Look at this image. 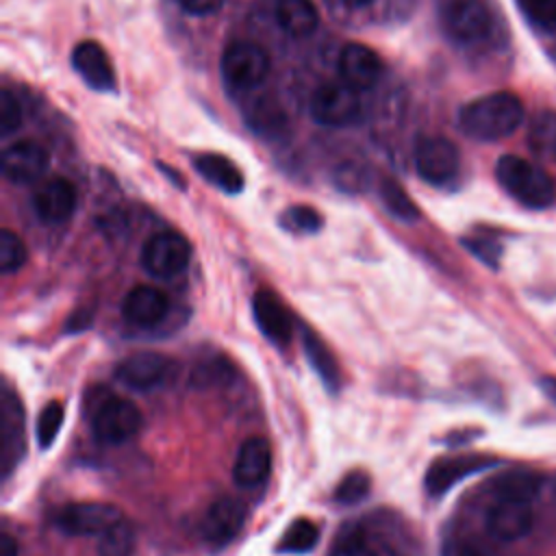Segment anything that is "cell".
Listing matches in <instances>:
<instances>
[{
	"label": "cell",
	"mask_w": 556,
	"mask_h": 556,
	"mask_svg": "<svg viewBox=\"0 0 556 556\" xmlns=\"http://www.w3.org/2000/svg\"><path fill=\"white\" fill-rule=\"evenodd\" d=\"M526 117L523 102L510 91H493L469 100L458 111V128L476 141H500L513 135Z\"/></svg>",
	"instance_id": "obj_1"
},
{
	"label": "cell",
	"mask_w": 556,
	"mask_h": 556,
	"mask_svg": "<svg viewBox=\"0 0 556 556\" xmlns=\"http://www.w3.org/2000/svg\"><path fill=\"white\" fill-rule=\"evenodd\" d=\"M495 178L500 187L521 206L541 211L554 204L556 185L549 174L517 154H504L495 163Z\"/></svg>",
	"instance_id": "obj_2"
},
{
	"label": "cell",
	"mask_w": 556,
	"mask_h": 556,
	"mask_svg": "<svg viewBox=\"0 0 556 556\" xmlns=\"http://www.w3.org/2000/svg\"><path fill=\"white\" fill-rule=\"evenodd\" d=\"M441 26L458 46H482L495 33V15L484 0H445Z\"/></svg>",
	"instance_id": "obj_3"
},
{
	"label": "cell",
	"mask_w": 556,
	"mask_h": 556,
	"mask_svg": "<svg viewBox=\"0 0 556 556\" xmlns=\"http://www.w3.org/2000/svg\"><path fill=\"white\" fill-rule=\"evenodd\" d=\"M141 413L139 408L117 395H104L91 408V434L98 443L119 445L139 432Z\"/></svg>",
	"instance_id": "obj_4"
},
{
	"label": "cell",
	"mask_w": 556,
	"mask_h": 556,
	"mask_svg": "<svg viewBox=\"0 0 556 556\" xmlns=\"http://www.w3.org/2000/svg\"><path fill=\"white\" fill-rule=\"evenodd\" d=\"M269 54L252 41L230 43L219 61L224 80L237 89H252L261 85L269 74Z\"/></svg>",
	"instance_id": "obj_5"
},
{
	"label": "cell",
	"mask_w": 556,
	"mask_h": 556,
	"mask_svg": "<svg viewBox=\"0 0 556 556\" xmlns=\"http://www.w3.org/2000/svg\"><path fill=\"white\" fill-rule=\"evenodd\" d=\"M311 117L321 126L343 128L361 117V100L348 83H324L311 96Z\"/></svg>",
	"instance_id": "obj_6"
},
{
	"label": "cell",
	"mask_w": 556,
	"mask_h": 556,
	"mask_svg": "<svg viewBox=\"0 0 556 556\" xmlns=\"http://www.w3.org/2000/svg\"><path fill=\"white\" fill-rule=\"evenodd\" d=\"M117 506L106 502H74L65 504L54 515V526L70 536H102L109 528L122 521Z\"/></svg>",
	"instance_id": "obj_7"
},
{
	"label": "cell",
	"mask_w": 556,
	"mask_h": 556,
	"mask_svg": "<svg viewBox=\"0 0 556 556\" xmlns=\"http://www.w3.org/2000/svg\"><path fill=\"white\" fill-rule=\"evenodd\" d=\"M191 258L189 241L172 230L152 235L141 248V267L154 278H174L182 274Z\"/></svg>",
	"instance_id": "obj_8"
},
{
	"label": "cell",
	"mask_w": 556,
	"mask_h": 556,
	"mask_svg": "<svg viewBox=\"0 0 556 556\" xmlns=\"http://www.w3.org/2000/svg\"><path fill=\"white\" fill-rule=\"evenodd\" d=\"M415 167L426 182L445 187L458 176L460 152L445 137H424L415 146Z\"/></svg>",
	"instance_id": "obj_9"
},
{
	"label": "cell",
	"mask_w": 556,
	"mask_h": 556,
	"mask_svg": "<svg viewBox=\"0 0 556 556\" xmlns=\"http://www.w3.org/2000/svg\"><path fill=\"white\" fill-rule=\"evenodd\" d=\"M24 454V410L13 389L4 387L0 397V467L9 478Z\"/></svg>",
	"instance_id": "obj_10"
},
{
	"label": "cell",
	"mask_w": 556,
	"mask_h": 556,
	"mask_svg": "<svg viewBox=\"0 0 556 556\" xmlns=\"http://www.w3.org/2000/svg\"><path fill=\"white\" fill-rule=\"evenodd\" d=\"M245 523V506L235 497L215 500L200 521V534L208 545H226L230 543Z\"/></svg>",
	"instance_id": "obj_11"
},
{
	"label": "cell",
	"mask_w": 556,
	"mask_h": 556,
	"mask_svg": "<svg viewBox=\"0 0 556 556\" xmlns=\"http://www.w3.org/2000/svg\"><path fill=\"white\" fill-rule=\"evenodd\" d=\"M48 161L50 159L43 146H39L37 141L24 139L4 148L0 156V167L4 178L17 185H26V182L39 180L46 174Z\"/></svg>",
	"instance_id": "obj_12"
},
{
	"label": "cell",
	"mask_w": 556,
	"mask_h": 556,
	"mask_svg": "<svg viewBox=\"0 0 556 556\" xmlns=\"http://www.w3.org/2000/svg\"><path fill=\"white\" fill-rule=\"evenodd\" d=\"M33 211L43 224H63L76 211V187L61 176L48 178L33 193Z\"/></svg>",
	"instance_id": "obj_13"
},
{
	"label": "cell",
	"mask_w": 556,
	"mask_h": 556,
	"mask_svg": "<svg viewBox=\"0 0 556 556\" xmlns=\"http://www.w3.org/2000/svg\"><path fill=\"white\" fill-rule=\"evenodd\" d=\"M169 369H172V363L167 356L156 352H139L124 358L117 365L115 376L128 389L148 391L159 387L169 376Z\"/></svg>",
	"instance_id": "obj_14"
},
{
	"label": "cell",
	"mask_w": 556,
	"mask_h": 556,
	"mask_svg": "<svg viewBox=\"0 0 556 556\" xmlns=\"http://www.w3.org/2000/svg\"><path fill=\"white\" fill-rule=\"evenodd\" d=\"M532 521V506L521 500H495L486 513V530L497 541H517L526 536Z\"/></svg>",
	"instance_id": "obj_15"
},
{
	"label": "cell",
	"mask_w": 556,
	"mask_h": 556,
	"mask_svg": "<svg viewBox=\"0 0 556 556\" xmlns=\"http://www.w3.org/2000/svg\"><path fill=\"white\" fill-rule=\"evenodd\" d=\"M252 313L258 330L276 345H287L293 337V319L280 298L267 289H258L252 298Z\"/></svg>",
	"instance_id": "obj_16"
},
{
	"label": "cell",
	"mask_w": 556,
	"mask_h": 556,
	"mask_svg": "<svg viewBox=\"0 0 556 556\" xmlns=\"http://www.w3.org/2000/svg\"><path fill=\"white\" fill-rule=\"evenodd\" d=\"M339 76L356 91L371 89L382 76V61L371 48L348 43L339 54Z\"/></svg>",
	"instance_id": "obj_17"
},
{
	"label": "cell",
	"mask_w": 556,
	"mask_h": 556,
	"mask_svg": "<svg viewBox=\"0 0 556 556\" xmlns=\"http://www.w3.org/2000/svg\"><path fill=\"white\" fill-rule=\"evenodd\" d=\"M495 460L491 458H480V456H458V458H439L434 460L428 471H426V480L424 486L428 491V495L439 497L443 493H447L454 484H458L463 478L484 471L489 467H493Z\"/></svg>",
	"instance_id": "obj_18"
},
{
	"label": "cell",
	"mask_w": 556,
	"mask_h": 556,
	"mask_svg": "<svg viewBox=\"0 0 556 556\" xmlns=\"http://www.w3.org/2000/svg\"><path fill=\"white\" fill-rule=\"evenodd\" d=\"M72 67L96 91H111L115 87V72L106 50L98 41H80L72 50Z\"/></svg>",
	"instance_id": "obj_19"
},
{
	"label": "cell",
	"mask_w": 556,
	"mask_h": 556,
	"mask_svg": "<svg viewBox=\"0 0 556 556\" xmlns=\"http://www.w3.org/2000/svg\"><path fill=\"white\" fill-rule=\"evenodd\" d=\"M167 311H169V298L159 287H148V285L132 287L122 300L124 319L141 328L156 326L167 315Z\"/></svg>",
	"instance_id": "obj_20"
},
{
	"label": "cell",
	"mask_w": 556,
	"mask_h": 556,
	"mask_svg": "<svg viewBox=\"0 0 556 556\" xmlns=\"http://www.w3.org/2000/svg\"><path fill=\"white\" fill-rule=\"evenodd\" d=\"M271 471V450L269 443L261 437H250L239 445L232 476L235 482L243 489L261 486Z\"/></svg>",
	"instance_id": "obj_21"
},
{
	"label": "cell",
	"mask_w": 556,
	"mask_h": 556,
	"mask_svg": "<svg viewBox=\"0 0 556 556\" xmlns=\"http://www.w3.org/2000/svg\"><path fill=\"white\" fill-rule=\"evenodd\" d=\"M193 167L206 182H211L224 193H239L245 185L241 169L224 154H217V152L195 154Z\"/></svg>",
	"instance_id": "obj_22"
},
{
	"label": "cell",
	"mask_w": 556,
	"mask_h": 556,
	"mask_svg": "<svg viewBox=\"0 0 556 556\" xmlns=\"http://www.w3.org/2000/svg\"><path fill=\"white\" fill-rule=\"evenodd\" d=\"M302 345H304L306 361L313 367V371L319 376L321 384L330 393H337L341 387V369H339L330 348L308 328H302Z\"/></svg>",
	"instance_id": "obj_23"
},
{
	"label": "cell",
	"mask_w": 556,
	"mask_h": 556,
	"mask_svg": "<svg viewBox=\"0 0 556 556\" xmlns=\"http://www.w3.org/2000/svg\"><path fill=\"white\" fill-rule=\"evenodd\" d=\"M274 15L278 26L291 37H308L319 24L317 9L311 0H278Z\"/></svg>",
	"instance_id": "obj_24"
},
{
	"label": "cell",
	"mask_w": 556,
	"mask_h": 556,
	"mask_svg": "<svg viewBox=\"0 0 556 556\" xmlns=\"http://www.w3.org/2000/svg\"><path fill=\"white\" fill-rule=\"evenodd\" d=\"M248 124L250 128L261 137H282L289 128V119L282 111V106L274 98H258L252 102L248 111Z\"/></svg>",
	"instance_id": "obj_25"
},
{
	"label": "cell",
	"mask_w": 556,
	"mask_h": 556,
	"mask_svg": "<svg viewBox=\"0 0 556 556\" xmlns=\"http://www.w3.org/2000/svg\"><path fill=\"white\" fill-rule=\"evenodd\" d=\"M528 148L541 161L556 163V111L543 109L532 115L528 126Z\"/></svg>",
	"instance_id": "obj_26"
},
{
	"label": "cell",
	"mask_w": 556,
	"mask_h": 556,
	"mask_svg": "<svg viewBox=\"0 0 556 556\" xmlns=\"http://www.w3.org/2000/svg\"><path fill=\"white\" fill-rule=\"evenodd\" d=\"M541 489V478L528 469H513L502 473L493 482L495 500H521L530 502Z\"/></svg>",
	"instance_id": "obj_27"
},
{
	"label": "cell",
	"mask_w": 556,
	"mask_h": 556,
	"mask_svg": "<svg viewBox=\"0 0 556 556\" xmlns=\"http://www.w3.org/2000/svg\"><path fill=\"white\" fill-rule=\"evenodd\" d=\"M319 541V528L311 519H295L287 526L282 539L276 543V552L280 554H306Z\"/></svg>",
	"instance_id": "obj_28"
},
{
	"label": "cell",
	"mask_w": 556,
	"mask_h": 556,
	"mask_svg": "<svg viewBox=\"0 0 556 556\" xmlns=\"http://www.w3.org/2000/svg\"><path fill=\"white\" fill-rule=\"evenodd\" d=\"M137 547V534L126 519L109 528L98 543V556H132Z\"/></svg>",
	"instance_id": "obj_29"
},
{
	"label": "cell",
	"mask_w": 556,
	"mask_h": 556,
	"mask_svg": "<svg viewBox=\"0 0 556 556\" xmlns=\"http://www.w3.org/2000/svg\"><path fill=\"white\" fill-rule=\"evenodd\" d=\"M380 200H382L384 208L395 219L415 222L419 217V208L415 206V202L408 198V193L393 178H384L380 182Z\"/></svg>",
	"instance_id": "obj_30"
},
{
	"label": "cell",
	"mask_w": 556,
	"mask_h": 556,
	"mask_svg": "<svg viewBox=\"0 0 556 556\" xmlns=\"http://www.w3.org/2000/svg\"><path fill=\"white\" fill-rule=\"evenodd\" d=\"M517 4L534 30L543 35L556 33V0H517Z\"/></svg>",
	"instance_id": "obj_31"
},
{
	"label": "cell",
	"mask_w": 556,
	"mask_h": 556,
	"mask_svg": "<svg viewBox=\"0 0 556 556\" xmlns=\"http://www.w3.org/2000/svg\"><path fill=\"white\" fill-rule=\"evenodd\" d=\"M280 224L282 228H287L289 232H306L313 235L324 226V217L319 211H315L313 206L306 204H295L289 206L282 215H280Z\"/></svg>",
	"instance_id": "obj_32"
},
{
	"label": "cell",
	"mask_w": 556,
	"mask_h": 556,
	"mask_svg": "<svg viewBox=\"0 0 556 556\" xmlns=\"http://www.w3.org/2000/svg\"><path fill=\"white\" fill-rule=\"evenodd\" d=\"M63 419H65V410H63V404L61 402H48L39 417H37V443L46 450L54 443V439L59 437L61 432V426H63Z\"/></svg>",
	"instance_id": "obj_33"
},
{
	"label": "cell",
	"mask_w": 556,
	"mask_h": 556,
	"mask_svg": "<svg viewBox=\"0 0 556 556\" xmlns=\"http://www.w3.org/2000/svg\"><path fill=\"white\" fill-rule=\"evenodd\" d=\"M28 258V250L24 241L9 228L0 232V269L2 274H13L22 269Z\"/></svg>",
	"instance_id": "obj_34"
},
{
	"label": "cell",
	"mask_w": 556,
	"mask_h": 556,
	"mask_svg": "<svg viewBox=\"0 0 556 556\" xmlns=\"http://www.w3.org/2000/svg\"><path fill=\"white\" fill-rule=\"evenodd\" d=\"M367 493H369V476L365 471H350L337 484L332 500L337 504L350 506V504H358Z\"/></svg>",
	"instance_id": "obj_35"
},
{
	"label": "cell",
	"mask_w": 556,
	"mask_h": 556,
	"mask_svg": "<svg viewBox=\"0 0 556 556\" xmlns=\"http://www.w3.org/2000/svg\"><path fill=\"white\" fill-rule=\"evenodd\" d=\"M232 369H230V363L224 361V358H208V361H202L193 374H191V382L195 387H215V384H224V382H230L232 378Z\"/></svg>",
	"instance_id": "obj_36"
},
{
	"label": "cell",
	"mask_w": 556,
	"mask_h": 556,
	"mask_svg": "<svg viewBox=\"0 0 556 556\" xmlns=\"http://www.w3.org/2000/svg\"><path fill=\"white\" fill-rule=\"evenodd\" d=\"M22 126V106L11 89L0 91V135L9 137Z\"/></svg>",
	"instance_id": "obj_37"
},
{
	"label": "cell",
	"mask_w": 556,
	"mask_h": 556,
	"mask_svg": "<svg viewBox=\"0 0 556 556\" xmlns=\"http://www.w3.org/2000/svg\"><path fill=\"white\" fill-rule=\"evenodd\" d=\"M465 248L476 254L482 263L491 265V267H497V261H500V243L495 239H486V237H469L463 241Z\"/></svg>",
	"instance_id": "obj_38"
},
{
	"label": "cell",
	"mask_w": 556,
	"mask_h": 556,
	"mask_svg": "<svg viewBox=\"0 0 556 556\" xmlns=\"http://www.w3.org/2000/svg\"><path fill=\"white\" fill-rule=\"evenodd\" d=\"M330 556H376V552L367 545V541L361 534L348 532L334 543Z\"/></svg>",
	"instance_id": "obj_39"
},
{
	"label": "cell",
	"mask_w": 556,
	"mask_h": 556,
	"mask_svg": "<svg viewBox=\"0 0 556 556\" xmlns=\"http://www.w3.org/2000/svg\"><path fill=\"white\" fill-rule=\"evenodd\" d=\"M176 2L185 13H191V15H211L224 7V0H176Z\"/></svg>",
	"instance_id": "obj_40"
},
{
	"label": "cell",
	"mask_w": 556,
	"mask_h": 556,
	"mask_svg": "<svg viewBox=\"0 0 556 556\" xmlns=\"http://www.w3.org/2000/svg\"><path fill=\"white\" fill-rule=\"evenodd\" d=\"M441 556H486L478 545L469 541H447Z\"/></svg>",
	"instance_id": "obj_41"
},
{
	"label": "cell",
	"mask_w": 556,
	"mask_h": 556,
	"mask_svg": "<svg viewBox=\"0 0 556 556\" xmlns=\"http://www.w3.org/2000/svg\"><path fill=\"white\" fill-rule=\"evenodd\" d=\"M0 556H17V543L9 532L0 534Z\"/></svg>",
	"instance_id": "obj_42"
},
{
	"label": "cell",
	"mask_w": 556,
	"mask_h": 556,
	"mask_svg": "<svg viewBox=\"0 0 556 556\" xmlns=\"http://www.w3.org/2000/svg\"><path fill=\"white\" fill-rule=\"evenodd\" d=\"M541 389H543V393L556 404V376H545V378H541Z\"/></svg>",
	"instance_id": "obj_43"
},
{
	"label": "cell",
	"mask_w": 556,
	"mask_h": 556,
	"mask_svg": "<svg viewBox=\"0 0 556 556\" xmlns=\"http://www.w3.org/2000/svg\"><path fill=\"white\" fill-rule=\"evenodd\" d=\"M348 7H352V9H361V7H367V4H371L374 0H343Z\"/></svg>",
	"instance_id": "obj_44"
}]
</instances>
